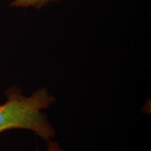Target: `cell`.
<instances>
[{
	"mask_svg": "<svg viewBox=\"0 0 151 151\" xmlns=\"http://www.w3.org/2000/svg\"><path fill=\"white\" fill-rule=\"evenodd\" d=\"M6 101L0 105V133L12 129L31 130L36 135L49 141L55 135L48 116L41 110L55 103L48 90L41 88L29 97L22 94L16 86L5 92Z\"/></svg>",
	"mask_w": 151,
	"mask_h": 151,
	"instance_id": "1",
	"label": "cell"
},
{
	"mask_svg": "<svg viewBox=\"0 0 151 151\" xmlns=\"http://www.w3.org/2000/svg\"><path fill=\"white\" fill-rule=\"evenodd\" d=\"M53 1L56 0H10V6L20 8H27L29 6L40 8L50 1Z\"/></svg>",
	"mask_w": 151,
	"mask_h": 151,
	"instance_id": "2",
	"label": "cell"
},
{
	"mask_svg": "<svg viewBox=\"0 0 151 151\" xmlns=\"http://www.w3.org/2000/svg\"><path fill=\"white\" fill-rule=\"evenodd\" d=\"M47 150L48 151H65L60 148L59 144L56 142L51 140L47 141ZM37 151H39L37 148Z\"/></svg>",
	"mask_w": 151,
	"mask_h": 151,
	"instance_id": "3",
	"label": "cell"
}]
</instances>
